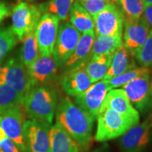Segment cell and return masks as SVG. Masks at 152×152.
<instances>
[{
    "mask_svg": "<svg viewBox=\"0 0 152 152\" xmlns=\"http://www.w3.org/2000/svg\"><path fill=\"white\" fill-rule=\"evenodd\" d=\"M23 97L13 87L0 85V110L16 105H22Z\"/></svg>",
    "mask_w": 152,
    "mask_h": 152,
    "instance_id": "cell-28",
    "label": "cell"
},
{
    "mask_svg": "<svg viewBox=\"0 0 152 152\" xmlns=\"http://www.w3.org/2000/svg\"><path fill=\"white\" fill-rule=\"evenodd\" d=\"M58 64L53 56H40L26 67L32 87L44 85L52 81L58 71Z\"/></svg>",
    "mask_w": 152,
    "mask_h": 152,
    "instance_id": "cell-15",
    "label": "cell"
},
{
    "mask_svg": "<svg viewBox=\"0 0 152 152\" xmlns=\"http://www.w3.org/2000/svg\"><path fill=\"white\" fill-rule=\"evenodd\" d=\"M113 54L92 56L85 65V70L92 83L102 80L111 66Z\"/></svg>",
    "mask_w": 152,
    "mask_h": 152,
    "instance_id": "cell-21",
    "label": "cell"
},
{
    "mask_svg": "<svg viewBox=\"0 0 152 152\" xmlns=\"http://www.w3.org/2000/svg\"><path fill=\"white\" fill-rule=\"evenodd\" d=\"M142 1H143L146 7L147 6L152 5V0H142Z\"/></svg>",
    "mask_w": 152,
    "mask_h": 152,
    "instance_id": "cell-37",
    "label": "cell"
},
{
    "mask_svg": "<svg viewBox=\"0 0 152 152\" xmlns=\"http://www.w3.org/2000/svg\"><path fill=\"white\" fill-rule=\"evenodd\" d=\"M70 23L81 34L94 30L93 17L77 0L74 1L70 11Z\"/></svg>",
    "mask_w": 152,
    "mask_h": 152,
    "instance_id": "cell-22",
    "label": "cell"
},
{
    "mask_svg": "<svg viewBox=\"0 0 152 152\" xmlns=\"http://www.w3.org/2000/svg\"><path fill=\"white\" fill-rule=\"evenodd\" d=\"M51 125L37 120L25 121L23 137L28 152H50Z\"/></svg>",
    "mask_w": 152,
    "mask_h": 152,
    "instance_id": "cell-10",
    "label": "cell"
},
{
    "mask_svg": "<svg viewBox=\"0 0 152 152\" xmlns=\"http://www.w3.org/2000/svg\"><path fill=\"white\" fill-rule=\"evenodd\" d=\"M149 71L150 69L149 68L136 67L132 70L125 72L122 75L112 77V78L109 80H104L106 81L109 90H111L112 89H115L119 87L124 86L125 85L128 84L130 81Z\"/></svg>",
    "mask_w": 152,
    "mask_h": 152,
    "instance_id": "cell-27",
    "label": "cell"
},
{
    "mask_svg": "<svg viewBox=\"0 0 152 152\" xmlns=\"http://www.w3.org/2000/svg\"><path fill=\"white\" fill-rule=\"evenodd\" d=\"M2 84L13 87L22 96L23 100L32 88L26 67L20 58H11L0 65V85Z\"/></svg>",
    "mask_w": 152,
    "mask_h": 152,
    "instance_id": "cell-7",
    "label": "cell"
},
{
    "mask_svg": "<svg viewBox=\"0 0 152 152\" xmlns=\"http://www.w3.org/2000/svg\"><path fill=\"white\" fill-rule=\"evenodd\" d=\"M149 110L152 112V77L151 78V81H150V99Z\"/></svg>",
    "mask_w": 152,
    "mask_h": 152,
    "instance_id": "cell-36",
    "label": "cell"
},
{
    "mask_svg": "<svg viewBox=\"0 0 152 152\" xmlns=\"http://www.w3.org/2000/svg\"><path fill=\"white\" fill-rule=\"evenodd\" d=\"M123 35H96L92 49V56L113 54L123 44Z\"/></svg>",
    "mask_w": 152,
    "mask_h": 152,
    "instance_id": "cell-23",
    "label": "cell"
},
{
    "mask_svg": "<svg viewBox=\"0 0 152 152\" xmlns=\"http://www.w3.org/2000/svg\"><path fill=\"white\" fill-rule=\"evenodd\" d=\"M152 135V112L143 122L137 124L120 138L118 144L121 152H144Z\"/></svg>",
    "mask_w": 152,
    "mask_h": 152,
    "instance_id": "cell-5",
    "label": "cell"
},
{
    "mask_svg": "<svg viewBox=\"0 0 152 152\" xmlns=\"http://www.w3.org/2000/svg\"><path fill=\"white\" fill-rule=\"evenodd\" d=\"M9 15H10V9L7 6L2 9H0V23Z\"/></svg>",
    "mask_w": 152,
    "mask_h": 152,
    "instance_id": "cell-34",
    "label": "cell"
},
{
    "mask_svg": "<svg viewBox=\"0 0 152 152\" xmlns=\"http://www.w3.org/2000/svg\"><path fill=\"white\" fill-rule=\"evenodd\" d=\"M134 58L142 67H152V29H150L145 42L139 49Z\"/></svg>",
    "mask_w": 152,
    "mask_h": 152,
    "instance_id": "cell-30",
    "label": "cell"
},
{
    "mask_svg": "<svg viewBox=\"0 0 152 152\" xmlns=\"http://www.w3.org/2000/svg\"><path fill=\"white\" fill-rule=\"evenodd\" d=\"M59 19L54 15L45 13L36 26L35 33L41 56H52L57 35Z\"/></svg>",
    "mask_w": 152,
    "mask_h": 152,
    "instance_id": "cell-8",
    "label": "cell"
},
{
    "mask_svg": "<svg viewBox=\"0 0 152 152\" xmlns=\"http://www.w3.org/2000/svg\"><path fill=\"white\" fill-rule=\"evenodd\" d=\"M20 51V60L26 67L37 60L41 56L35 30L25 36Z\"/></svg>",
    "mask_w": 152,
    "mask_h": 152,
    "instance_id": "cell-24",
    "label": "cell"
},
{
    "mask_svg": "<svg viewBox=\"0 0 152 152\" xmlns=\"http://www.w3.org/2000/svg\"><path fill=\"white\" fill-rule=\"evenodd\" d=\"M7 7L6 4L2 2V1H0V9H2V8H4V7Z\"/></svg>",
    "mask_w": 152,
    "mask_h": 152,
    "instance_id": "cell-38",
    "label": "cell"
},
{
    "mask_svg": "<svg viewBox=\"0 0 152 152\" xmlns=\"http://www.w3.org/2000/svg\"><path fill=\"white\" fill-rule=\"evenodd\" d=\"M17 40L18 39L11 28H0V64L16 46Z\"/></svg>",
    "mask_w": 152,
    "mask_h": 152,
    "instance_id": "cell-29",
    "label": "cell"
},
{
    "mask_svg": "<svg viewBox=\"0 0 152 152\" xmlns=\"http://www.w3.org/2000/svg\"><path fill=\"white\" fill-rule=\"evenodd\" d=\"M96 120L97 128L94 140L99 142H105L122 136L140 123V117L127 116L102 106Z\"/></svg>",
    "mask_w": 152,
    "mask_h": 152,
    "instance_id": "cell-3",
    "label": "cell"
},
{
    "mask_svg": "<svg viewBox=\"0 0 152 152\" xmlns=\"http://www.w3.org/2000/svg\"><path fill=\"white\" fill-rule=\"evenodd\" d=\"M86 64L65 71L62 75L61 86L68 96H77L93 84L85 70Z\"/></svg>",
    "mask_w": 152,
    "mask_h": 152,
    "instance_id": "cell-16",
    "label": "cell"
},
{
    "mask_svg": "<svg viewBox=\"0 0 152 152\" xmlns=\"http://www.w3.org/2000/svg\"><path fill=\"white\" fill-rule=\"evenodd\" d=\"M50 152H80V147L75 140L56 122L49 129Z\"/></svg>",
    "mask_w": 152,
    "mask_h": 152,
    "instance_id": "cell-19",
    "label": "cell"
},
{
    "mask_svg": "<svg viewBox=\"0 0 152 152\" xmlns=\"http://www.w3.org/2000/svg\"><path fill=\"white\" fill-rule=\"evenodd\" d=\"M109 91L106 81L102 80L93 83L87 90L75 96V104L95 121Z\"/></svg>",
    "mask_w": 152,
    "mask_h": 152,
    "instance_id": "cell-11",
    "label": "cell"
},
{
    "mask_svg": "<svg viewBox=\"0 0 152 152\" xmlns=\"http://www.w3.org/2000/svg\"><path fill=\"white\" fill-rule=\"evenodd\" d=\"M102 106L110 108L127 116L140 117V113L130 103L123 89L115 88L109 90Z\"/></svg>",
    "mask_w": 152,
    "mask_h": 152,
    "instance_id": "cell-18",
    "label": "cell"
},
{
    "mask_svg": "<svg viewBox=\"0 0 152 152\" xmlns=\"http://www.w3.org/2000/svg\"><path fill=\"white\" fill-rule=\"evenodd\" d=\"M92 17L102 11L111 3V0H77Z\"/></svg>",
    "mask_w": 152,
    "mask_h": 152,
    "instance_id": "cell-31",
    "label": "cell"
},
{
    "mask_svg": "<svg viewBox=\"0 0 152 152\" xmlns=\"http://www.w3.org/2000/svg\"><path fill=\"white\" fill-rule=\"evenodd\" d=\"M136 67L137 65L134 57L123 45L113 53L111 66L103 80H109L121 75Z\"/></svg>",
    "mask_w": 152,
    "mask_h": 152,
    "instance_id": "cell-20",
    "label": "cell"
},
{
    "mask_svg": "<svg viewBox=\"0 0 152 152\" xmlns=\"http://www.w3.org/2000/svg\"><path fill=\"white\" fill-rule=\"evenodd\" d=\"M0 148L4 152H21L16 144L7 137L0 127Z\"/></svg>",
    "mask_w": 152,
    "mask_h": 152,
    "instance_id": "cell-32",
    "label": "cell"
},
{
    "mask_svg": "<svg viewBox=\"0 0 152 152\" xmlns=\"http://www.w3.org/2000/svg\"><path fill=\"white\" fill-rule=\"evenodd\" d=\"M56 122L77 142L80 150L90 148L94 121L68 97L63 98L56 106Z\"/></svg>",
    "mask_w": 152,
    "mask_h": 152,
    "instance_id": "cell-1",
    "label": "cell"
},
{
    "mask_svg": "<svg viewBox=\"0 0 152 152\" xmlns=\"http://www.w3.org/2000/svg\"><path fill=\"white\" fill-rule=\"evenodd\" d=\"M150 81L149 71L130 81L122 88L132 105L142 113L149 111Z\"/></svg>",
    "mask_w": 152,
    "mask_h": 152,
    "instance_id": "cell-13",
    "label": "cell"
},
{
    "mask_svg": "<svg viewBox=\"0 0 152 152\" xmlns=\"http://www.w3.org/2000/svg\"><path fill=\"white\" fill-rule=\"evenodd\" d=\"M92 152H111V148L108 143H104L99 147L96 149H95Z\"/></svg>",
    "mask_w": 152,
    "mask_h": 152,
    "instance_id": "cell-35",
    "label": "cell"
},
{
    "mask_svg": "<svg viewBox=\"0 0 152 152\" xmlns=\"http://www.w3.org/2000/svg\"><path fill=\"white\" fill-rule=\"evenodd\" d=\"M81 33L67 22L59 25L58 35L52 56L58 66H64L73 52Z\"/></svg>",
    "mask_w": 152,
    "mask_h": 152,
    "instance_id": "cell-12",
    "label": "cell"
},
{
    "mask_svg": "<svg viewBox=\"0 0 152 152\" xmlns=\"http://www.w3.org/2000/svg\"><path fill=\"white\" fill-rule=\"evenodd\" d=\"M93 19L96 35H123L124 16L122 11L113 2L93 17Z\"/></svg>",
    "mask_w": 152,
    "mask_h": 152,
    "instance_id": "cell-9",
    "label": "cell"
},
{
    "mask_svg": "<svg viewBox=\"0 0 152 152\" xmlns=\"http://www.w3.org/2000/svg\"><path fill=\"white\" fill-rule=\"evenodd\" d=\"M95 37L94 30L81 34L73 52L64 64L66 71L80 66L90 59Z\"/></svg>",
    "mask_w": 152,
    "mask_h": 152,
    "instance_id": "cell-17",
    "label": "cell"
},
{
    "mask_svg": "<svg viewBox=\"0 0 152 152\" xmlns=\"http://www.w3.org/2000/svg\"><path fill=\"white\" fill-rule=\"evenodd\" d=\"M124 20H137L144 14L146 6L142 0H117Z\"/></svg>",
    "mask_w": 152,
    "mask_h": 152,
    "instance_id": "cell-26",
    "label": "cell"
},
{
    "mask_svg": "<svg viewBox=\"0 0 152 152\" xmlns=\"http://www.w3.org/2000/svg\"><path fill=\"white\" fill-rule=\"evenodd\" d=\"M75 0H50L45 5L39 6L42 12L52 14L63 21L67 20L70 11Z\"/></svg>",
    "mask_w": 152,
    "mask_h": 152,
    "instance_id": "cell-25",
    "label": "cell"
},
{
    "mask_svg": "<svg viewBox=\"0 0 152 152\" xmlns=\"http://www.w3.org/2000/svg\"><path fill=\"white\" fill-rule=\"evenodd\" d=\"M41 14L39 7L23 1L18 2L13 8L11 28L19 41H22L25 36L35 30Z\"/></svg>",
    "mask_w": 152,
    "mask_h": 152,
    "instance_id": "cell-4",
    "label": "cell"
},
{
    "mask_svg": "<svg viewBox=\"0 0 152 152\" xmlns=\"http://www.w3.org/2000/svg\"><path fill=\"white\" fill-rule=\"evenodd\" d=\"M0 152H4V151H2V149H1V148H0Z\"/></svg>",
    "mask_w": 152,
    "mask_h": 152,
    "instance_id": "cell-39",
    "label": "cell"
},
{
    "mask_svg": "<svg viewBox=\"0 0 152 152\" xmlns=\"http://www.w3.org/2000/svg\"><path fill=\"white\" fill-rule=\"evenodd\" d=\"M123 46L133 57L135 56L148 37L149 25L142 16L137 20H124Z\"/></svg>",
    "mask_w": 152,
    "mask_h": 152,
    "instance_id": "cell-14",
    "label": "cell"
},
{
    "mask_svg": "<svg viewBox=\"0 0 152 152\" xmlns=\"http://www.w3.org/2000/svg\"><path fill=\"white\" fill-rule=\"evenodd\" d=\"M22 105L0 110V127L21 152H28L23 137L25 123Z\"/></svg>",
    "mask_w": 152,
    "mask_h": 152,
    "instance_id": "cell-6",
    "label": "cell"
},
{
    "mask_svg": "<svg viewBox=\"0 0 152 152\" xmlns=\"http://www.w3.org/2000/svg\"><path fill=\"white\" fill-rule=\"evenodd\" d=\"M22 106L30 118L51 125L57 106L56 91L45 85L32 87L23 98Z\"/></svg>",
    "mask_w": 152,
    "mask_h": 152,
    "instance_id": "cell-2",
    "label": "cell"
},
{
    "mask_svg": "<svg viewBox=\"0 0 152 152\" xmlns=\"http://www.w3.org/2000/svg\"><path fill=\"white\" fill-rule=\"evenodd\" d=\"M142 16L149 25L150 29H152V5L147 6L145 7Z\"/></svg>",
    "mask_w": 152,
    "mask_h": 152,
    "instance_id": "cell-33",
    "label": "cell"
}]
</instances>
